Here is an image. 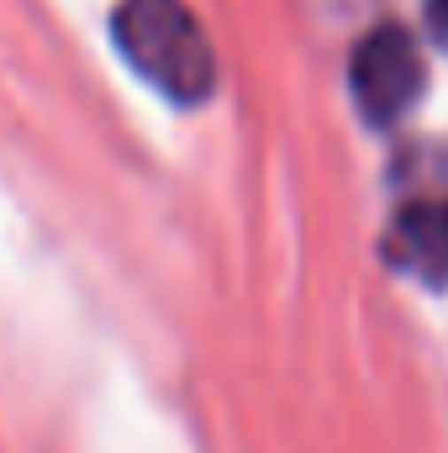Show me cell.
Segmentation results:
<instances>
[{"label": "cell", "instance_id": "277c9868", "mask_svg": "<svg viewBox=\"0 0 448 453\" xmlns=\"http://www.w3.org/2000/svg\"><path fill=\"white\" fill-rule=\"evenodd\" d=\"M428 27L438 32V42L448 48V0H428Z\"/></svg>", "mask_w": 448, "mask_h": 453}, {"label": "cell", "instance_id": "3957f363", "mask_svg": "<svg viewBox=\"0 0 448 453\" xmlns=\"http://www.w3.org/2000/svg\"><path fill=\"white\" fill-rule=\"evenodd\" d=\"M385 258L401 274H412L433 290H448V201L401 206L385 226Z\"/></svg>", "mask_w": 448, "mask_h": 453}, {"label": "cell", "instance_id": "7a4b0ae2", "mask_svg": "<svg viewBox=\"0 0 448 453\" xmlns=\"http://www.w3.org/2000/svg\"><path fill=\"white\" fill-rule=\"evenodd\" d=\"M422 48L406 27H375L353 42V58H348V90H353V106L364 121L375 127H390L417 106L422 96Z\"/></svg>", "mask_w": 448, "mask_h": 453}, {"label": "cell", "instance_id": "6da1fadb", "mask_svg": "<svg viewBox=\"0 0 448 453\" xmlns=\"http://www.w3.org/2000/svg\"><path fill=\"white\" fill-rule=\"evenodd\" d=\"M116 53L174 106H201L217 90V53L185 0H121L112 11Z\"/></svg>", "mask_w": 448, "mask_h": 453}]
</instances>
